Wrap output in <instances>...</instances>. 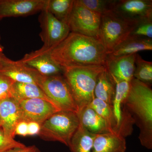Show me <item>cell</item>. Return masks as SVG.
Instances as JSON below:
<instances>
[{
    "label": "cell",
    "instance_id": "cell-1",
    "mask_svg": "<svg viewBox=\"0 0 152 152\" xmlns=\"http://www.w3.org/2000/svg\"><path fill=\"white\" fill-rule=\"evenodd\" d=\"M63 69L70 67L105 66L108 53L99 38L70 32L56 46L42 48Z\"/></svg>",
    "mask_w": 152,
    "mask_h": 152
},
{
    "label": "cell",
    "instance_id": "cell-2",
    "mask_svg": "<svg viewBox=\"0 0 152 152\" xmlns=\"http://www.w3.org/2000/svg\"><path fill=\"white\" fill-rule=\"evenodd\" d=\"M140 129L139 139L143 146L152 149V90L151 86L133 78L124 103Z\"/></svg>",
    "mask_w": 152,
    "mask_h": 152
},
{
    "label": "cell",
    "instance_id": "cell-3",
    "mask_svg": "<svg viewBox=\"0 0 152 152\" xmlns=\"http://www.w3.org/2000/svg\"><path fill=\"white\" fill-rule=\"evenodd\" d=\"M104 69V66L63 69V76L70 88L78 111L88 105L95 98L94 91L98 77Z\"/></svg>",
    "mask_w": 152,
    "mask_h": 152
},
{
    "label": "cell",
    "instance_id": "cell-4",
    "mask_svg": "<svg viewBox=\"0 0 152 152\" xmlns=\"http://www.w3.org/2000/svg\"><path fill=\"white\" fill-rule=\"evenodd\" d=\"M79 125L77 113L59 111L41 125L38 135L44 140L60 142L68 147Z\"/></svg>",
    "mask_w": 152,
    "mask_h": 152
},
{
    "label": "cell",
    "instance_id": "cell-5",
    "mask_svg": "<svg viewBox=\"0 0 152 152\" xmlns=\"http://www.w3.org/2000/svg\"><path fill=\"white\" fill-rule=\"evenodd\" d=\"M39 86L60 110L77 113V107L63 75L44 76Z\"/></svg>",
    "mask_w": 152,
    "mask_h": 152
},
{
    "label": "cell",
    "instance_id": "cell-6",
    "mask_svg": "<svg viewBox=\"0 0 152 152\" xmlns=\"http://www.w3.org/2000/svg\"><path fill=\"white\" fill-rule=\"evenodd\" d=\"M136 24L112 12L101 16L100 39L108 54L129 35Z\"/></svg>",
    "mask_w": 152,
    "mask_h": 152
},
{
    "label": "cell",
    "instance_id": "cell-7",
    "mask_svg": "<svg viewBox=\"0 0 152 152\" xmlns=\"http://www.w3.org/2000/svg\"><path fill=\"white\" fill-rule=\"evenodd\" d=\"M101 16L74 0L67 25L71 32L100 39Z\"/></svg>",
    "mask_w": 152,
    "mask_h": 152
},
{
    "label": "cell",
    "instance_id": "cell-8",
    "mask_svg": "<svg viewBox=\"0 0 152 152\" xmlns=\"http://www.w3.org/2000/svg\"><path fill=\"white\" fill-rule=\"evenodd\" d=\"M39 21L42 31L39 34L43 42L42 48L56 46L65 39L71 32L68 25L58 20L46 9L41 11Z\"/></svg>",
    "mask_w": 152,
    "mask_h": 152
},
{
    "label": "cell",
    "instance_id": "cell-9",
    "mask_svg": "<svg viewBox=\"0 0 152 152\" xmlns=\"http://www.w3.org/2000/svg\"><path fill=\"white\" fill-rule=\"evenodd\" d=\"M130 83L123 81L115 83V92L112 105L116 123L115 132L125 138L132 133L133 126L135 124L132 116L123 105L129 90Z\"/></svg>",
    "mask_w": 152,
    "mask_h": 152
},
{
    "label": "cell",
    "instance_id": "cell-10",
    "mask_svg": "<svg viewBox=\"0 0 152 152\" xmlns=\"http://www.w3.org/2000/svg\"><path fill=\"white\" fill-rule=\"evenodd\" d=\"M18 102L21 121L42 124L53 114L59 111L55 105L43 99H32Z\"/></svg>",
    "mask_w": 152,
    "mask_h": 152
},
{
    "label": "cell",
    "instance_id": "cell-11",
    "mask_svg": "<svg viewBox=\"0 0 152 152\" xmlns=\"http://www.w3.org/2000/svg\"><path fill=\"white\" fill-rule=\"evenodd\" d=\"M112 12L125 20L137 24L152 19V1L118 0Z\"/></svg>",
    "mask_w": 152,
    "mask_h": 152
},
{
    "label": "cell",
    "instance_id": "cell-12",
    "mask_svg": "<svg viewBox=\"0 0 152 152\" xmlns=\"http://www.w3.org/2000/svg\"><path fill=\"white\" fill-rule=\"evenodd\" d=\"M137 54L121 56L108 54L104 66L115 84L123 81L130 83L134 78Z\"/></svg>",
    "mask_w": 152,
    "mask_h": 152
},
{
    "label": "cell",
    "instance_id": "cell-13",
    "mask_svg": "<svg viewBox=\"0 0 152 152\" xmlns=\"http://www.w3.org/2000/svg\"><path fill=\"white\" fill-rule=\"evenodd\" d=\"M48 0H0V20L9 17H26L41 12Z\"/></svg>",
    "mask_w": 152,
    "mask_h": 152
},
{
    "label": "cell",
    "instance_id": "cell-14",
    "mask_svg": "<svg viewBox=\"0 0 152 152\" xmlns=\"http://www.w3.org/2000/svg\"><path fill=\"white\" fill-rule=\"evenodd\" d=\"M0 74L15 82L32 83L39 86L44 76L32 68L21 62L11 59L0 69Z\"/></svg>",
    "mask_w": 152,
    "mask_h": 152
},
{
    "label": "cell",
    "instance_id": "cell-15",
    "mask_svg": "<svg viewBox=\"0 0 152 152\" xmlns=\"http://www.w3.org/2000/svg\"><path fill=\"white\" fill-rule=\"evenodd\" d=\"M21 62L37 71L42 75L50 76L63 75L64 69L40 49L26 54Z\"/></svg>",
    "mask_w": 152,
    "mask_h": 152
},
{
    "label": "cell",
    "instance_id": "cell-16",
    "mask_svg": "<svg viewBox=\"0 0 152 152\" xmlns=\"http://www.w3.org/2000/svg\"><path fill=\"white\" fill-rule=\"evenodd\" d=\"M1 129L8 138L14 139L17 125L21 122L18 102L12 98L0 102Z\"/></svg>",
    "mask_w": 152,
    "mask_h": 152
},
{
    "label": "cell",
    "instance_id": "cell-17",
    "mask_svg": "<svg viewBox=\"0 0 152 152\" xmlns=\"http://www.w3.org/2000/svg\"><path fill=\"white\" fill-rule=\"evenodd\" d=\"M77 115L80 126L93 134L113 132L105 120L88 106L79 110Z\"/></svg>",
    "mask_w": 152,
    "mask_h": 152
},
{
    "label": "cell",
    "instance_id": "cell-18",
    "mask_svg": "<svg viewBox=\"0 0 152 152\" xmlns=\"http://www.w3.org/2000/svg\"><path fill=\"white\" fill-rule=\"evenodd\" d=\"M126 142L124 137L110 132L96 135L93 152H125Z\"/></svg>",
    "mask_w": 152,
    "mask_h": 152
},
{
    "label": "cell",
    "instance_id": "cell-19",
    "mask_svg": "<svg viewBox=\"0 0 152 152\" xmlns=\"http://www.w3.org/2000/svg\"><path fill=\"white\" fill-rule=\"evenodd\" d=\"M152 50V39L129 35L108 54L121 56L137 53L141 51Z\"/></svg>",
    "mask_w": 152,
    "mask_h": 152
},
{
    "label": "cell",
    "instance_id": "cell-20",
    "mask_svg": "<svg viewBox=\"0 0 152 152\" xmlns=\"http://www.w3.org/2000/svg\"><path fill=\"white\" fill-rule=\"evenodd\" d=\"M115 92V84L105 69L98 76L94 89L95 97L112 106Z\"/></svg>",
    "mask_w": 152,
    "mask_h": 152
},
{
    "label": "cell",
    "instance_id": "cell-21",
    "mask_svg": "<svg viewBox=\"0 0 152 152\" xmlns=\"http://www.w3.org/2000/svg\"><path fill=\"white\" fill-rule=\"evenodd\" d=\"M11 94L12 97L18 102L28 99H41L53 104L41 88L34 84L15 82L12 87Z\"/></svg>",
    "mask_w": 152,
    "mask_h": 152
},
{
    "label": "cell",
    "instance_id": "cell-22",
    "mask_svg": "<svg viewBox=\"0 0 152 152\" xmlns=\"http://www.w3.org/2000/svg\"><path fill=\"white\" fill-rule=\"evenodd\" d=\"M95 135L79 125L68 147L72 152H93Z\"/></svg>",
    "mask_w": 152,
    "mask_h": 152
},
{
    "label": "cell",
    "instance_id": "cell-23",
    "mask_svg": "<svg viewBox=\"0 0 152 152\" xmlns=\"http://www.w3.org/2000/svg\"><path fill=\"white\" fill-rule=\"evenodd\" d=\"M74 0H48L46 9L60 21L67 24Z\"/></svg>",
    "mask_w": 152,
    "mask_h": 152
},
{
    "label": "cell",
    "instance_id": "cell-24",
    "mask_svg": "<svg viewBox=\"0 0 152 152\" xmlns=\"http://www.w3.org/2000/svg\"><path fill=\"white\" fill-rule=\"evenodd\" d=\"M134 78L151 86L152 84V62L143 59L137 54Z\"/></svg>",
    "mask_w": 152,
    "mask_h": 152
},
{
    "label": "cell",
    "instance_id": "cell-25",
    "mask_svg": "<svg viewBox=\"0 0 152 152\" xmlns=\"http://www.w3.org/2000/svg\"><path fill=\"white\" fill-rule=\"evenodd\" d=\"M88 106L105 120L112 132H115L116 123L112 106L100 99L95 98Z\"/></svg>",
    "mask_w": 152,
    "mask_h": 152
},
{
    "label": "cell",
    "instance_id": "cell-26",
    "mask_svg": "<svg viewBox=\"0 0 152 152\" xmlns=\"http://www.w3.org/2000/svg\"><path fill=\"white\" fill-rule=\"evenodd\" d=\"M91 10L101 15L112 12L118 0H79Z\"/></svg>",
    "mask_w": 152,
    "mask_h": 152
},
{
    "label": "cell",
    "instance_id": "cell-27",
    "mask_svg": "<svg viewBox=\"0 0 152 152\" xmlns=\"http://www.w3.org/2000/svg\"><path fill=\"white\" fill-rule=\"evenodd\" d=\"M129 35L152 39V19L145 20L137 23Z\"/></svg>",
    "mask_w": 152,
    "mask_h": 152
},
{
    "label": "cell",
    "instance_id": "cell-28",
    "mask_svg": "<svg viewBox=\"0 0 152 152\" xmlns=\"http://www.w3.org/2000/svg\"><path fill=\"white\" fill-rule=\"evenodd\" d=\"M14 83L8 77L0 74V102L12 98L11 92Z\"/></svg>",
    "mask_w": 152,
    "mask_h": 152
},
{
    "label": "cell",
    "instance_id": "cell-29",
    "mask_svg": "<svg viewBox=\"0 0 152 152\" xmlns=\"http://www.w3.org/2000/svg\"><path fill=\"white\" fill-rule=\"evenodd\" d=\"M25 146L26 145L23 144L17 141L15 139L6 137L2 130L0 129V152H5L14 148Z\"/></svg>",
    "mask_w": 152,
    "mask_h": 152
},
{
    "label": "cell",
    "instance_id": "cell-30",
    "mask_svg": "<svg viewBox=\"0 0 152 152\" xmlns=\"http://www.w3.org/2000/svg\"><path fill=\"white\" fill-rule=\"evenodd\" d=\"M28 123L21 121L17 125L15 130V135L23 136L28 135Z\"/></svg>",
    "mask_w": 152,
    "mask_h": 152
},
{
    "label": "cell",
    "instance_id": "cell-31",
    "mask_svg": "<svg viewBox=\"0 0 152 152\" xmlns=\"http://www.w3.org/2000/svg\"><path fill=\"white\" fill-rule=\"evenodd\" d=\"M5 152H41L36 145L25 146L21 148H15Z\"/></svg>",
    "mask_w": 152,
    "mask_h": 152
},
{
    "label": "cell",
    "instance_id": "cell-32",
    "mask_svg": "<svg viewBox=\"0 0 152 152\" xmlns=\"http://www.w3.org/2000/svg\"><path fill=\"white\" fill-rule=\"evenodd\" d=\"M41 125L36 122L28 123V135H38L40 130Z\"/></svg>",
    "mask_w": 152,
    "mask_h": 152
},
{
    "label": "cell",
    "instance_id": "cell-33",
    "mask_svg": "<svg viewBox=\"0 0 152 152\" xmlns=\"http://www.w3.org/2000/svg\"><path fill=\"white\" fill-rule=\"evenodd\" d=\"M4 47L0 42V69L10 59L7 57H6L4 53Z\"/></svg>",
    "mask_w": 152,
    "mask_h": 152
},
{
    "label": "cell",
    "instance_id": "cell-34",
    "mask_svg": "<svg viewBox=\"0 0 152 152\" xmlns=\"http://www.w3.org/2000/svg\"><path fill=\"white\" fill-rule=\"evenodd\" d=\"M0 129H1V115H0Z\"/></svg>",
    "mask_w": 152,
    "mask_h": 152
},
{
    "label": "cell",
    "instance_id": "cell-35",
    "mask_svg": "<svg viewBox=\"0 0 152 152\" xmlns=\"http://www.w3.org/2000/svg\"><path fill=\"white\" fill-rule=\"evenodd\" d=\"M1 39V36H0V39Z\"/></svg>",
    "mask_w": 152,
    "mask_h": 152
}]
</instances>
